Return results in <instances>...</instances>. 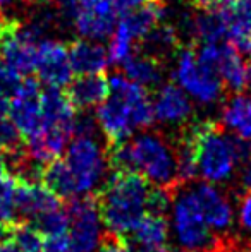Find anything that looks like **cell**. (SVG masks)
Segmentation results:
<instances>
[{"instance_id": "cell-1", "label": "cell", "mask_w": 251, "mask_h": 252, "mask_svg": "<svg viewBox=\"0 0 251 252\" xmlns=\"http://www.w3.org/2000/svg\"><path fill=\"white\" fill-rule=\"evenodd\" d=\"M110 94L97 106V124L108 144L124 143L136 129H148L155 122L153 101L146 90L127 79L124 74H114L108 79Z\"/></svg>"}, {"instance_id": "cell-2", "label": "cell", "mask_w": 251, "mask_h": 252, "mask_svg": "<svg viewBox=\"0 0 251 252\" xmlns=\"http://www.w3.org/2000/svg\"><path fill=\"white\" fill-rule=\"evenodd\" d=\"M108 163L114 170H131L157 187L176 190L179 187L176 150L164 136L143 132L119 144H108Z\"/></svg>"}, {"instance_id": "cell-3", "label": "cell", "mask_w": 251, "mask_h": 252, "mask_svg": "<svg viewBox=\"0 0 251 252\" xmlns=\"http://www.w3.org/2000/svg\"><path fill=\"white\" fill-rule=\"evenodd\" d=\"M153 184L131 170H114L97 201L102 221L110 235L126 237L144 215Z\"/></svg>"}, {"instance_id": "cell-4", "label": "cell", "mask_w": 251, "mask_h": 252, "mask_svg": "<svg viewBox=\"0 0 251 252\" xmlns=\"http://www.w3.org/2000/svg\"><path fill=\"white\" fill-rule=\"evenodd\" d=\"M196 150L198 175L210 184L227 182L236 166L251 156V143L227 134L220 124L203 120L189 127Z\"/></svg>"}, {"instance_id": "cell-5", "label": "cell", "mask_w": 251, "mask_h": 252, "mask_svg": "<svg viewBox=\"0 0 251 252\" xmlns=\"http://www.w3.org/2000/svg\"><path fill=\"white\" fill-rule=\"evenodd\" d=\"M62 159L72 177L77 197L88 196L100 186L108 161L97 134H74Z\"/></svg>"}, {"instance_id": "cell-6", "label": "cell", "mask_w": 251, "mask_h": 252, "mask_svg": "<svg viewBox=\"0 0 251 252\" xmlns=\"http://www.w3.org/2000/svg\"><path fill=\"white\" fill-rule=\"evenodd\" d=\"M41 41V28L21 24L17 19L0 23V60L23 79L36 70V53Z\"/></svg>"}, {"instance_id": "cell-7", "label": "cell", "mask_w": 251, "mask_h": 252, "mask_svg": "<svg viewBox=\"0 0 251 252\" xmlns=\"http://www.w3.org/2000/svg\"><path fill=\"white\" fill-rule=\"evenodd\" d=\"M61 12L84 40H105L114 34L117 26L115 0H64Z\"/></svg>"}, {"instance_id": "cell-8", "label": "cell", "mask_w": 251, "mask_h": 252, "mask_svg": "<svg viewBox=\"0 0 251 252\" xmlns=\"http://www.w3.org/2000/svg\"><path fill=\"white\" fill-rule=\"evenodd\" d=\"M179 189V187H178ZM174 190L172 197V230L176 240L184 251L201 252L215 240L212 228L207 225L201 209L194 199L193 190Z\"/></svg>"}, {"instance_id": "cell-9", "label": "cell", "mask_w": 251, "mask_h": 252, "mask_svg": "<svg viewBox=\"0 0 251 252\" xmlns=\"http://www.w3.org/2000/svg\"><path fill=\"white\" fill-rule=\"evenodd\" d=\"M174 79L178 81V86H181L191 98L201 105L217 103L224 94L225 86L218 74L203 65L193 48H182L179 52Z\"/></svg>"}, {"instance_id": "cell-10", "label": "cell", "mask_w": 251, "mask_h": 252, "mask_svg": "<svg viewBox=\"0 0 251 252\" xmlns=\"http://www.w3.org/2000/svg\"><path fill=\"white\" fill-rule=\"evenodd\" d=\"M67 237L72 252H97L104 239V221L95 196L72 199L67 208Z\"/></svg>"}, {"instance_id": "cell-11", "label": "cell", "mask_w": 251, "mask_h": 252, "mask_svg": "<svg viewBox=\"0 0 251 252\" xmlns=\"http://www.w3.org/2000/svg\"><path fill=\"white\" fill-rule=\"evenodd\" d=\"M41 90L40 83L35 77H23L14 93L10 94L9 105V119L17 127L21 136L30 139L31 136L40 132L41 129Z\"/></svg>"}, {"instance_id": "cell-12", "label": "cell", "mask_w": 251, "mask_h": 252, "mask_svg": "<svg viewBox=\"0 0 251 252\" xmlns=\"http://www.w3.org/2000/svg\"><path fill=\"white\" fill-rule=\"evenodd\" d=\"M41 83H45L48 88H59L72 81V65L69 59V48L66 43L57 40H41L38 45L36 53V70Z\"/></svg>"}, {"instance_id": "cell-13", "label": "cell", "mask_w": 251, "mask_h": 252, "mask_svg": "<svg viewBox=\"0 0 251 252\" xmlns=\"http://www.w3.org/2000/svg\"><path fill=\"white\" fill-rule=\"evenodd\" d=\"M191 190H193L194 199L201 209V215H203L207 225L212 228V232H227L234 220V211H232V206L227 201V197L210 182L196 184L191 187Z\"/></svg>"}, {"instance_id": "cell-14", "label": "cell", "mask_w": 251, "mask_h": 252, "mask_svg": "<svg viewBox=\"0 0 251 252\" xmlns=\"http://www.w3.org/2000/svg\"><path fill=\"white\" fill-rule=\"evenodd\" d=\"M122 239L133 252H167L169 221L165 215L148 213Z\"/></svg>"}, {"instance_id": "cell-15", "label": "cell", "mask_w": 251, "mask_h": 252, "mask_svg": "<svg viewBox=\"0 0 251 252\" xmlns=\"http://www.w3.org/2000/svg\"><path fill=\"white\" fill-rule=\"evenodd\" d=\"M17 211L19 221H35L41 215L59 208L61 199L52 190H48L41 182L17 177Z\"/></svg>"}, {"instance_id": "cell-16", "label": "cell", "mask_w": 251, "mask_h": 252, "mask_svg": "<svg viewBox=\"0 0 251 252\" xmlns=\"http://www.w3.org/2000/svg\"><path fill=\"white\" fill-rule=\"evenodd\" d=\"M155 120L169 126L184 124L193 113L189 94L178 84H164L153 100Z\"/></svg>"}, {"instance_id": "cell-17", "label": "cell", "mask_w": 251, "mask_h": 252, "mask_svg": "<svg viewBox=\"0 0 251 252\" xmlns=\"http://www.w3.org/2000/svg\"><path fill=\"white\" fill-rule=\"evenodd\" d=\"M67 96L76 110H88L98 106L110 94V84L104 74L77 76L67 88Z\"/></svg>"}, {"instance_id": "cell-18", "label": "cell", "mask_w": 251, "mask_h": 252, "mask_svg": "<svg viewBox=\"0 0 251 252\" xmlns=\"http://www.w3.org/2000/svg\"><path fill=\"white\" fill-rule=\"evenodd\" d=\"M164 17V3L162 0H148L143 5L127 10L117 21V26L133 38L134 41H143Z\"/></svg>"}, {"instance_id": "cell-19", "label": "cell", "mask_w": 251, "mask_h": 252, "mask_svg": "<svg viewBox=\"0 0 251 252\" xmlns=\"http://www.w3.org/2000/svg\"><path fill=\"white\" fill-rule=\"evenodd\" d=\"M69 59L76 76L104 74V70L110 63L108 50H105L104 45L84 38L74 41L69 47Z\"/></svg>"}, {"instance_id": "cell-20", "label": "cell", "mask_w": 251, "mask_h": 252, "mask_svg": "<svg viewBox=\"0 0 251 252\" xmlns=\"http://www.w3.org/2000/svg\"><path fill=\"white\" fill-rule=\"evenodd\" d=\"M215 70L224 86L232 93H241L246 88V63L241 59V52L229 41L220 45Z\"/></svg>"}, {"instance_id": "cell-21", "label": "cell", "mask_w": 251, "mask_h": 252, "mask_svg": "<svg viewBox=\"0 0 251 252\" xmlns=\"http://www.w3.org/2000/svg\"><path fill=\"white\" fill-rule=\"evenodd\" d=\"M222 122L236 137L251 143V96L232 94L222 108Z\"/></svg>"}, {"instance_id": "cell-22", "label": "cell", "mask_w": 251, "mask_h": 252, "mask_svg": "<svg viewBox=\"0 0 251 252\" xmlns=\"http://www.w3.org/2000/svg\"><path fill=\"white\" fill-rule=\"evenodd\" d=\"M124 76L133 83L146 88H155L162 83V65L155 55L148 53H133L121 63Z\"/></svg>"}, {"instance_id": "cell-23", "label": "cell", "mask_w": 251, "mask_h": 252, "mask_svg": "<svg viewBox=\"0 0 251 252\" xmlns=\"http://www.w3.org/2000/svg\"><path fill=\"white\" fill-rule=\"evenodd\" d=\"M41 184L55 194L59 199H76V187L72 177L62 158H57L41 168Z\"/></svg>"}, {"instance_id": "cell-24", "label": "cell", "mask_w": 251, "mask_h": 252, "mask_svg": "<svg viewBox=\"0 0 251 252\" xmlns=\"http://www.w3.org/2000/svg\"><path fill=\"white\" fill-rule=\"evenodd\" d=\"M17 175L5 173L0 179V221L16 223L19 221V211H17Z\"/></svg>"}, {"instance_id": "cell-25", "label": "cell", "mask_w": 251, "mask_h": 252, "mask_svg": "<svg viewBox=\"0 0 251 252\" xmlns=\"http://www.w3.org/2000/svg\"><path fill=\"white\" fill-rule=\"evenodd\" d=\"M10 242L21 252H41L45 235L30 221H16L12 225Z\"/></svg>"}, {"instance_id": "cell-26", "label": "cell", "mask_w": 251, "mask_h": 252, "mask_svg": "<svg viewBox=\"0 0 251 252\" xmlns=\"http://www.w3.org/2000/svg\"><path fill=\"white\" fill-rule=\"evenodd\" d=\"M30 223H33L45 237L67 233V209L59 206V208L45 213L40 218H36L35 221H30Z\"/></svg>"}, {"instance_id": "cell-27", "label": "cell", "mask_w": 251, "mask_h": 252, "mask_svg": "<svg viewBox=\"0 0 251 252\" xmlns=\"http://www.w3.org/2000/svg\"><path fill=\"white\" fill-rule=\"evenodd\" d=\"M238 220L245 232L251 233V190H246L239 196L238 206Z\"/></svg>"}, {"instance_id": "cell-28", "label": "cell", "mask_w": 251, "mask_h": 252, "mask_svg": "<svg viewBox=\"0 0 251 252\" xmlns=\"http://www.w3.org/2000/svg\"><path fill=\"white\" fill-rule=\"evenodd\" d=\"M41 252H72L67 233H59V235L45 237L43 251Z\"/></svg>"}, {"instance_id": "cell-29", "label": "cell", "mask_w": 251, "mask_h": 252, "mask_svg": "<svg viewBox=\"0 0 251 252\" xmlns=\"http://www.w3.org/2000/svg\"><path fill=\"white\" fill-rule=\"evenodd\" d=\"M97 252H133L129 249V246L126 244V240L122 237L117 235H108L107 239L102 240L100 247Z\"/></svg>"}, {"instance_id": "cell-30", "label": "cell", "mask_w": 251, "mask_h": 252, "mask_svg": "<svg viewBox=\"0 0 251 252\" xmlns=\"http://www.w3.org/2000/svg\"><path fill=\"white\" fill-rule=\"evenodd\" d=\"M229 43H232L239 52L243 53H248L251 57V21L245 26V30L239 31L236 36H232L229 40Z\"/></svg>"}, {"instance_id": "cell-31", "label": "cell", "mask_w": 251, "mask_h": 252, "mask_svg": "<svg viewBox=\"0 0 251 252\" xmlns=\"http://www.w3.org/2000/svg\"><path fill=\"white\" fill-rule=\"evenodd\" d=\"M241 184L246 190H251V156L241 163Z\"/></svg>"}, {"instance_id": "cell-32", "label": "cell", "mask_w": 251, "mask_h": 252, "mask_svg": "<svg viewBox=\"0 0 251 252\" xmlns=\"http://www.w3.org/2000/svg\"><path fill=\"white\" fill-rule=\"evenodd\" d=\"M144 2H148V0H115V5H117L119 14H124L127 10H133L136 7L143 5Z\"/></svg>"}, {"instance_id": "cell-33", "label": "cell", "mask_w": 251, "mask_h": 252, "mask_svg": "<svg viewBox=\"0 0 251 252\" xmlns=\"http://www.w3.org/2000/svg\"><path fill=\"white\" fill-rule=\"evenodd\" d=\"M9 105H10V93L0 88V119L9 117Z\"/></svg>"}, {"instance_id": "cell-34", "label": "cell", "mask_w": 251, "mask_h": 252, "mask_svg": "<svg viewBox=\"0 0 251 252\" xmlns=\"http://www.w3.org/2000/svg\"><path fill=\"white\" fill-rule=\"evenodd\" d=\"M12 225H14V223H12ZM12 225H10V223L0 221V244L9 242V240H10V235H12Z\"/></svg>"}, {"instance_id": "cell-35", "label": "cell", "mask_w": 251, "mask_h": 252, "mask_svg": "<svg viewBox=\"0 0 251 252\" xmlns=\"http://www.w3.org/2000/svg\"><path fill=\"white\" fill-rule=\"evenodd\" d=\"M7 173V155L5 151L0 148V179Z\"/></svg>"}, {"instance_id": "cell-36", "label": "cell", "mask_w": 251, "mask_h": 252, "mask_svg": "<svg viewBox=\"0 0 251 252\" xmlns=\"http://www.w3.org/2000/svg\"><path fill=\"white\" fill-rule=\"evenodd\" d=\"M0 252H21V251L17 249V247L9 240V242H2V244H0Z\"/></svg>"}, {"instance_id": "cell-37", "label": "cell", "mask_w": 251, "mask_h": 252, "mask_svg": "<svg viewBox=\"0 0 251 252\" xmlns=\"http://www.w3.org/2000/svg\"><path fill=\"white\" fill-rule=\"evenodd\" d=\"M246 86H248V90L251 91V63L246 65Z\"/></svg>"}, {"instance_id": "cell-38", "label": "cell", "mask_w": 251, "mask_h": 252, "mask_svg": "<svg viewBox=\"0 0 251 252\" xmlns=\"http://www.w3.org/2000/svg\"><path fill=\"white\" fill-rule=\"evenodd\" d=\"M14 0H0V7H5V5H10Z\"/></svg>"}, {"instance_id": "cell-39", "label": "cell", "mask_w": 251, "mask_h": 252, "mask_svg": "<svg viewBox=\"0 0 251 252\" xmlns=\"http://www.w3.org/2000/svg\"><path fill=\"white\" fill-rule=\"evenodd\" d=\"M28 2H33V3H45V2H50V0H28Z\"/></svg>"}, {"instance_id": "cell-40", "label": "cell", "mask_w": 251, "mask_h": 252, "mask_svg": "<svg viewBox=\"0 0 251 252\" xmlns=\"http://www.w3.org/2000/svg\"><path fill=\"white\" fill-rule=\"evenodd\" d=\"M2 21H3V17H2V12H0V23H2Z\"/></svg>"}, {"instance_id": "cell-41", "label": "cell", "mask_w": 251, "mask_h": 252, "mask_svg": "<svg viewBox=\"0 0 251 252\" xmlns=\"http://www.w3.org/2000/svg\"><path fill=\"white\" fill-rule=\"evenodd\" d=\"M248 252H251V246H250V247H248Z\"/></svg>"}, {"instance_id": "cell-42", "label": "cell", "mask_w": 251, "mask_h": 252, "mask_svg": "<svg viewBox=\"0 0 251 252\" xmlns=\"http://www.w3.org/2000/svg\"><path fill=\"white\" fill-rule=\"evenodd\" d=\"M178 252H186V251H178Z\"/></svg>"}]
</instances>
